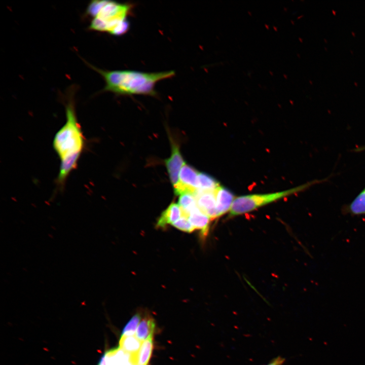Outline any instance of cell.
Masks as SVG:
<instances>
[{
  "mask_svg": "<svg viewBox=\"0 0 365 365\" xmlns=\"http://www.w3.org/2000/svg\"><path fill=\"white\" fill-rule=\"evenodd\" d=\"M165 163L171 183L174 187L178 182V175L179 171L182 166L185 164L178 147L175 143L172 145L171 155L165 161Z\"/></svg>",
  "mask_w": 365,
  "mask_h": 365,
  "instance_id": "7",
  "label": "cell"
},
{
  "mask_svg": "<svg viewBox=\"0 0 365 365\" xmlns=\"http://www.w3.org/2000/svg\"><path fill=\"white\" fill-rule=\"evenodd\" d=\"M199 190L203 191H212L215 190L219 186L218 182L210 175L199 173L198 176Z\"/></svg>",
  "mask_w": 365,
  "mask_h": 365,
  "instance_id": "16",
  "label": "cell"
},
{
  "mask_svg": "<svg viewBox=\"0 0 365 365\" xmlns=\"http://www.w3.org/2000/svg\"><path fill=\"white\" fill-rule=\"evenodd\" d=\"M178 205L181 209L182 216L186 217H188L192 211L198 208L195 196L190 193L180 195Z\"/></svg>",
  "mask_w": 365,
  "mask_h": 365,
  "instance_id": "15",
  "label": "cell"
},
{
  "mask_svg": "<svg viewBox=\"0 0 365 365\" xmlns=\"http://www.w3.org/2000/svg\"><path fill=\"white\" fill-rule=\"evenodd\" d=\"M285 359L283 357L278 356L272 359L266 365H282Z\"/></svg>",
  "mask_w": 365,
  "mask_h": 365,
  "instance_id": "19",
  "label": "cell"
},
{
  "mask_svg": "<svg viewBox=\"0 0 365 365\" xmlns=\"http://www.w3.org/2000/svg\"><path fill=\"white\" fill-rule=\"evenodd\" d=\"M134 6L112 1H91L86 10V15L92 18L88 29L115 36L124 35L130 29L128 17Z\"/></svg>",
  "mask_w": 365,
  "mask_h": 365,
  "instance_id": "3",
  "label": "cell"
},
{
  "mask_svg": "<svg viewBox=\"0 0 365 365\" xmlns=\"http://www.w3.org/2000/svg\"><path fill=\"white\" fill-rule=\"evenodd\" d=\"M217 217L229 212L234 200V195L226 188L219 186L215 190Z\"/></svg>",
  "mask_w": 365,
  "mask_h": 365,
  "instance_id": "8",
  "label": "cell"
},
{
  "mask_svg": "<svg viewBox=\"0 0 365 365\" xmlns=\"http://www.w3.org/2000/svg\"><path fill=\"white\" fill-rule=\"evenodd\" d=\"M198 173L194 168L185 163L180 171L178 182L174 187L175 194L190 193L194 195L199 190Z\"/></svg>",
  "mask_w": 365,
  "mask_h": 365,
  "instance_id": "5",
  "label": "cell"
},
{
  "mask_svg": "<svg viewBox=\"0 0 365 365\" xmlns=\"http://www.w3.org/2000/svg\"><path fill=\"white\" fill-rule=\"evenodd\" d=\"M66 122L57 132L53 147L60 159L57 184L62 187L70 173L76 169L85 149V138L76 113L73 97H69L65 105Z\"/></svg>",
  "mask_w": 365,
  "mask_h": 365,
  "instance_id": "1",
  "label": "cell"
},
{
  "mask_svg": "<svg viewBox=\"0 0 365 365\" xmlns=\"http://www.w3.org/2000/svg\"><path fill=\"white\" fill-rule=\"evenodd\" d=\"M195 229L200 230L203 237L207 235L210 218L203 213L199 208L192 211L187 217Z\"/></svg>",
  "mask_w": 365,
  "mask_h": 365,
  "instance_id": "11",
  "label": "cell"
},
{
  "mask_svg": "<svg viewBox=\"0 0 365 365\" xmlns=\"http://www.w3.org/2000/svg\"><path fill=\"white\" fill-rule=\"evenodd\" d=\"M155 327L154 319L151 316H145L137 326L136 337L141 341H143L154 335Z\"/></svg>",
  "mask_w": 365,
  "mask_h": 365,
  "instance_id": "14",
  "label": "cell"
},
{
  "mask_svg": "<svg viewBox=\"0 0 365 365\" xmlns=\"http://www.w3.org/2000/svg\"><path fill=\"white\" fill-rule=\"evenodd\" d=\"M89 66L100 74L105 84L102 91L117 95H142L156 96V84L175 75L174 70L147 72L132 70H107Z\"/></svg>",
  "mask_w": 365,
  "mask_h": 365,
  "instance_id": "2",
  "label": "cell"
},
{
  "mask_svg": "<svg viewBox=\"0 0 365 365\" xmlns=\"http://www.w3.org/2000/svg\"><path fill=\"white\" fill-rule=\"evenodd\" d=\"M314 180L287 190L264 194L243 195L236 198L229 211V216L241 215L279 200L283 197L303 191L309 187L320 182Z\"/></svg>",
  "mask_w": 365,
  "mask_h": 365,
  "instance_id": "4",
  "label": "cell"
},
{
  "mask_svg": "<svg viewBox=\"0 0 365 365\" xmlns=\"http://www.w3.org/2000/svg\"><path fill=\"white\" fill-rule=\"evenodd\" d=\"M181 216L182 212L179 205L172 203L162 213L157 222V227L165 228L168 224H172Z\"/></svg>",
  "mask_w": 365,
  "mask_h": 365,
  "instance_id": "10",
  "label": "cell"
},
{
  "mask_svg": "<svg viewBox=\"0 0 365 365\" xmlns=\"http://www.w3.org/2000/svg\"><path fill=\"white\" fill-rule=\"evenodd\" d=\"M142 341L136 336L121 335L119 341V348L124 352L130 355V361L132 365L141 347Z\"/></svg>",
  "mask_w": 365,
  "mask_h": 365,
  "instance_id": "9",
  "label": "cell"
},
{
  "mask_svg": "<svg viewBox=\"0 0 365 365\" xmlns=\"http://www.w3.org/2000/svg\"><path fill=\"white\" fill-rule=\"evenodd\" d=\"M140 319L141 316L139 313H137L133 316L124 327L122 332V335L133 336L136 331V327Z\"/></svg>",
  "mask_w": 365,
  "mask_h": 365,
  "instance_id": "17",
  "label": "cell"
},
{
  "mask_svg": "<svg viewBox=\"0 0 365 365\" xmlns=\"http://www.w3.org/2000/svg\"><path fill=\"white\" fill-rule=\"evenodd\" d=\"M344 212L352 215H365V188L345 207Z\"/></svg>",
  "mask_w": 365,
  "mask_h": 365,
  "instance_id": "13",
  "label": "cell"
},
{
  "mask_svg": "<svg viewBox=\"0 0 365 365\" xmlns=\"http://www.w3.org/2000/svg\"><path fill=\"white\" fill-rule=\"evenodd\" d=\"M199 209L211 220L217 218L216 211V199L214 190L203 191L198 190L194 195Z\"/></svg>",
  "mask_w": 365,
  "mask_h": 365,
  "instance_id": "6",
  "label": "cell"
},
{
  "mask_svg": "<svg viewBox=\"0 0 365 365\" xmlns=\"http://www.w3.org/2000/svg\"><path fill=\"white\" fill-rule=\"evenodd\" d=\"M172 225L177 229L187 233H191L195 230L188 218L185 216H181Z\"/></svg>",
  "mask_w": 365,
  "mask_h": 365,
  "instance_id": "18",
  "label": "cell"
},
{
  "mask_svg": "<svg viewBox=\"0 0 365 365\" xmlns=\"http://www.w3.org/2000/svg\"><path fill=\"white\" fill-rule=\"evenodd\" d=\"M153 346V335H152L142 342L134 365H148L152 353Z\"/></svg>",
  "mask_w": 365,
  "mask_h": 365,
  "instance_id": "12",
  "label": "cell"
}]
</instances>
